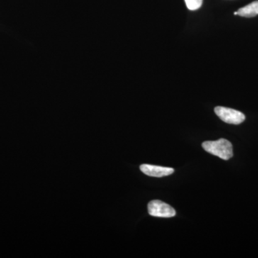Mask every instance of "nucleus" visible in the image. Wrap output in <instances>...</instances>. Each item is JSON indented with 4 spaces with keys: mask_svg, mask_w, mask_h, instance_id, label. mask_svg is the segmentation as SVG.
I'll return each mask as SVG.
<instances>
[{
    "mask_svg": "<svg viewBox=\"0 0 258 258\" xmlns=\"http://www.w3.org/2000/svg\"><path fill=\"white\" fill-rule=\"evenodd\" d=\"M203 147L207 152L224 160H229L233 156L232 144L227 139L205 142L203 143Z\"/></svg>",
    "mask_w": 258,
    "mask_h": 258,
    "instance_id": "nucleus-1",
    "label": "nucleus"
},
{
    "mask_svg": "<svg viewBox=\"0 0 258 258\" xmlns=\"http://www.w3.org/2000/svg\"><path fill=\"white\" fill-rule=\"evenodd\" d=\"M234 15H237V12H235V13H234Z\"/></svg>",
    "mask_w": 258,
    "mask_h": 258,
    "instance_id": "nucleus-7",
    "label": "nucleus"
},
{
    "mask_svg": "<svg viewBox=\"0 0 258 258\" xmlns=\"http://www.w3.org/2000/svg\"><path fill=\"white\" fill-rule=\"evenodd\" d=\"M188 9L195 11L200 9L203 5V0H184Z\"/></svg>",
    "mask_w": 258,
    "mask_h": 258,
    "instance_id": "nucleus-6",
    "label": "nucleus"
},
{
    "mask_svg": "<svg viewBox=\"0 0 258 258\" xmlns=\"http://www.w3.org/2000/svg\"><path fill=\"white\" fill-rule=\"evenodd\" d=\"M140 169L144 174L154 177H162L171 175L174 171L172 168L163 167V166L150 165V164H142L140 166Z\"/></svg>",
    "mask_w": 258,
    "mask_h": 258,
    "instance_id": "nucleus-4",
    "label": "nucleus"
},
{
    "mask_svg": "<svg viewBox=\"0 0 258 258\" xmlns=\"http://www.w3.org/2000/svg\"><path fill=\"white\" fill-rule=\"evenodd\" d=\"M215 112L222 121L230 124H240L245 120V115L242 112L232 108L217 106Z\"/></svg>",
    "mask_w": 258,
    "mask_h": 258,
    "instance_id": "nucleus-2",
    "label": "nucleus"
},
{
    "mask_svg": "<svg viewBox=\"0 0 258 258\" xmlns=\"http://www.w3.org/2000/svg\"><path fill=\"white\" fill-rule=\"evenodd\" d=\"M258 15V0L252 2L250 4L246 5L237 11V15L244 18H253Z\"/></svg>",
    "mask_w": 258,
    "mask_h": 258,
    "instance_id": "nucleus-5",
    "label": "nucleus"
},
{
    "mask_svg": "<svg viewBox=\"0 0 258 258\" xmlns=\"http://www.w3.org/2000/svg\"><path fill=\"white\" fill-rule=\"evenodd\" d=\"M148 212L153 217L169 218L176 215V211L168 204L163 203L160 200H153L148 205Z\"/></svg>",
    "mask_w": 258,
    "mask_h": 258,
    "instance_id": "nucleus-3",
    "label": "nucleus"
}]
</instances>
